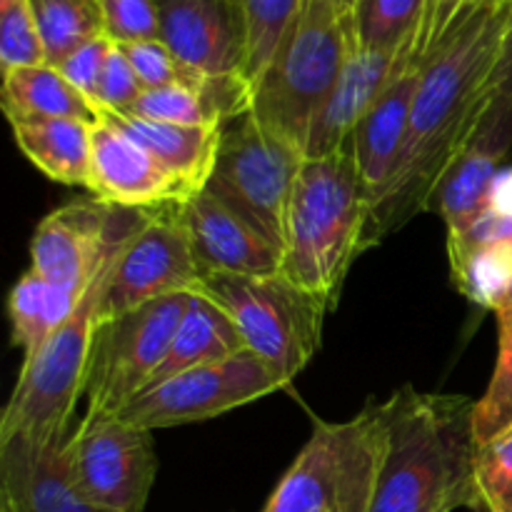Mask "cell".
I'll list each match as a JSON object with an SVG mask.
<instances>
[{
	"instance_id": "cell-1",
	"label": "cell",
	"mask_w": 512,
	"mask_h": 512,
	"mask_svg": "<svg viewBox=\"0 0 512 512\" xmlns=\"http://www.w3.org/2000/svg\"><path fill=\"white\" fill-rule=\"evenodd\" d=\"M512 20V0H488L420 63L410 130L393 185L370 210L363 250L425 210L430 193L490 103V75Z\"/></svg>"
},
{
	"instance_id": "cell-2",
	"label": "cell",
	"mask_w": 512,
	"mask_h": 512,
	"mask_svg": "<svg viewBox=\"0 0 512 512\" xmlns=\"http://www.w3.org/2000/svg\"><path fill=\"white\" fill-rule=\"evenodd\" d=\"M475 400L395 390L380 403L383 453L370 512L475 510Z\"/></svg>"
},
{
	"instance_id": "cell-3",
	"label": "cell",
	"mask_w": 512,
	"mask_h": 512,
	"mask_svg": "<svg viewBox=\"0 0 512 512\" xmlns=\"http://www.w3.org/2000/svg\"><path fill=\"white\" fill-rule=\"evenodd\" d=\"M368 215V190L348 143L325 158L303 160L290 195L280 273L335 308L350 265L363 253Z\"/></svg>"
},
{
	"instance_id": "cell-4",
	"label": "cell",
	"mask_w": 512,
	"mask_h": 512,
	"mask_svg": "<svg viewBox=\"0 0 512 512\" xmlns=\"http://www.w3.org/2000/svg\"><path fill=\"white\" fill-rule=\"evenodd\" d=\"M355 50L353 15L338 0H303L273 58L253 83V118L303 153L310 120Z\"/></svg>"
},
{
	"instance_id": "cell-5",
	"label": "cell",
	"mask_w": 512,
	"mask_h": 512,
	"mask_svg": "<svg viewBox=\"0 0 512 512\" xmlns=\"http://www.w3.org/2000/svg\"><path fill=\"white\" fill-rule=\"evenodd\" d=\"M120 250L123 248L115 250L98 278L90 283L73 315L45 340L38 353L23 360L18 383L0 418V440L15 435L35 443L65 438L78 398L85 395L93 338L100 325V305L108 273Z\"/></svg>"
},
{
	"instance_id": "cell-6",
	"label": "cell",
	"mask_w": 512,
	"mask_h": 512,
	"mask_svg": "<svg viewBox=\"0 0 512 512\" xmlns=\"http://www.w3.org/2000/svg\"><path fill=\"white\" fill-rule=\"evenodd\" d=\"M380 453V403L345 423H315L263 512H370Z\"/></svg>"
},
{
	"instance_id": "cell-7",
	"label": "cell",
	"mask_w": 512,
	"mask_h": 512,
	"mask_svg": "<svg viewBox=\"0 0 512 512\" xmlns=\"http://www.w3.org/2000/svg\"><path fill=\"white\" fill-rule=\"evenodd\" d=\"M195 293L208 295L233 318L250 353L285 385L318 353L328 300L308 293L283 273L268 278L205 275Z\"/></svg>"
},
{
	"instance_id": "cell-8",
	"label": "cell",
	"mask_w": 512,
	"mask_h": 512,
	"mask_svg": "<svg viewBox=\"0 0 512 512\" xmlns=\"http://www.w3.org/2000/svg\"><path fill=\"white\" fill-rule=\"evenodd\" d=\"M303 160L298 148L260 128L253 113L235 115L220 128L205 190L283 253L290 195Z\"/></svg>"
},
{
	"instance_id": "cell-9",
	"label": "cell",
	"mask_w": 512,
	"mask_h": 512,
	"mask_svg": "<svg viewBox=\"0 0 512 512\" xmlns=\"http://www.w3.org/2000/svg\"><path fill=\"white\" fill-rule=\"evenodd\" d=\"M190 295H168L113 320H100L85 378V415L120 413L148 388L168 355Z\"/></svg>"
},
{
	"instance_id": "cell-10",
	"label": "cell",
	"mask_w": 512,
	"mask_h": 512,
	"mask_svg": "<svg viewBox=\"0 0 512 512\" xmlns=\"http://www.w3.org/2000/svg\"><path fill=\"white\" fill-rule=\"evenodd\" d=\"M75 485L100 512H143L158 475L153 430L118 415H85L65 440Z\"/></svg>"
},
{
	"instance_id": "cell-11",
	"label": "cell",
	"mask_w": 512,
	"mask_h": 512,
	"mask_svg": "<svg viewBox=\"0 0 512 512\" xmlns=\"http://www.w3.org/2000/svg\"><path fill=\"white\" fill-rule=\"evenodd\" d=\"M283 388V380L258 355L243 350L235 358L200 365L143 390L115 415L135 428H173L210 420Z\"/></svg>"
},
{
	"instance_id": "cell-12",
	"label": "cell",
	"mask_w": 512,
	"mask_h": 512,
	"mask_svg": "<svg viewBox=\"0 0 512 512\" xmlns=\"http://www.w3.org/2000/svg\"><path fill=\"white\" fill-rule=\"evenodd\" d=\"M153 210L115 208L88 200L53 210L30 243V270L75 295L90 288L113 253L123 248Z\"/></svg>"
},
{
	"instance_id": "cell-13",
	"label": "cell",
	"mask_w": 512,
	"mask_h": 512,
	"mask_svg": "<svg viewBox=\"0 0 512 512\" xmlns=\"http://www.w3.org/2000/svg\"><path fill=\"white\" fill-rule=\"evenodd\" d=\"M203 270L190 248L173 205L150 213L143 228L123 245L108 273L100 320H113L168 295L195 293Z\"/></svg>"
},
{
	"instance_id": "cell-14",
	"label": "cell",
	"mask_w": 512,
	"mask_h": 512,
	"mask_svg": "<svg viewBox=\"0 0 512 512\" xmlns=\"http://www.w3.org/2000/svg\"><path fill=\"white\" fill-rule=\"evenodd\" d=\"M512 155V93L493 90L483 118L430 193L428 213H438L448 233L463 230L490 208L500 165Z\"/></svg>"
},
{
	"instance_id": "cell-15",
	"label": "cell",
	"mask_w": 512,
	"mask_h": 512,
	"mask_svg": "<svg viewBox=\"0 0 512 512\" xmlns=\"http://www.w3.org/2000/svg\"><path fill=\"white\" fill-rule=\"evenodd\" d=\"M160 40L188 68L203 75H243L250 33L238 0H153ZM248 80V78H245Z\"/></svg>"
},
{
	"instance_id": "cell-16",
	"label": "cell",
	"mask_w": 512,
	"mask_h": 512,
	"mask_svg": "<svg viewBox=\"0 0 512 512\" xmlns=\"http://www.w3.org/2000/svg\"><path fill=\"white\" fill-rule=\"evenodd\" d=\"M173 208L188 233L203 278L205 275L268 278L283 270V253L205 188Z\"/></svg>"
},
{
	"instance_id": "cell-17",
	"label": "cell",
	"mask_w": 512,
	"mask_h": 512,
	"mask_svg": "<svg viewBox=\"0 0 512 512\" xmlns=\"http://www.w3.org/2000/svg\"><path fill=\"white\" fill-rule=\"evenodd\" d=\"M88 190L100 203L133 210H158L190 198L148 150L108 120L93 128Z\"/></svg>"
},
{
	"instance_id": "cell-18",
	"label": "cell",
	"mask_w": 512,
	"mask_h": 512,
	"mask_svg": "<svg viewBox=\"0 0 512 512\" xmlns=\"http://www.w3.org/2000/svg\"><path fill=\"white\" fill-rule=\"evenodd\" d=\"M0 500L15 512H100L75 485L65 438L0 440Z\"/></svg>"
},
{
	"instance_id": "cell-19",
	"label": "cell",
	"mask_w": 512,
	"mask_h": 512,
	"mask_svg": "<svg viewBox=\"0 0 512 512\" xmlns=\"http://www.w3.org/2000/svg\"><path fill=\"white\" fill-rule=\"evenodd\" d=\"M418 65H405L365 113L345 143L370 198V210L383 200L398 173L410 130V108L418 88Z\"/></svg>"
},
{
	"instance_id": "cell-20",
	"label": "cell",
	"mask_w": 512,
	"mask_h": 512,
	"mask_svg": "<svg viewBox=\"0 0 512 512\" xmlns=\"http://www.w3.org/2000/svg\"><path fill=\"white\" fill-rule=\"evenodd\" d=\"M413 65L408 58H395V55L368 53L355 45L343 75L330 90L328 98L318 108V113L310 120L308 135H305L303 158L315 160L335 153L345 145V140L353 135L360 120L365 118L375 100L380 98L390 80L405 68Z\"/></svg>"
},
{
	"instance_id": "cell-21",
	"label": "cell",
	"mask_w": 512,
	"mask_h": 512,
	"mask_svg": "<svg viewBox=\"0 0 512 512\" xmlns=\"http://www.w3.org/2000/svg\"><path fill=\"white\" fill-rule=\"evenodd\" d=\"M103 120L123 130L140 148L148 150L188 195L208 185L215 168L223 125H165L148 123L123 113H103Z\"/></svg>"
},
{
	"instance_id": "cell-22",
	"label": "cell",
	"mask_w": 512,
	"mask_h": 512,
	"mask_svg": "<svg viewBox=\"0 0 512 512\" xmlns=\"http://www.w3.org/2000/svg\"><path fill=\"white\" fill-rule=\"evenodd\" d=\"M243 350H248V345H245L240 330L235 328L233 318L208 295L193 293L188 310H185L183 320L175 330L168 355H165L163 365L158 368L155 378L150 380L148 388L168 378H175L180 373L200 368V365L235 358Z\"/></svg>"
},
{
	"instance_id": "cell-23",
	"label": "cell",
	"mask_w": 512,
	"mask_h": 512,
	"mask_svg": "<svg viewBox=\"0 0 512 512\" xmlns=\"http://www.w3.org/2000/svg\"><path fill=\"white\" fill-rule=\"evenodd\" d=\"M3 110L10 125L28 120H80L98 125L103 120L100 110L48 63L3 73Z\"/></svg>"
},
{
	"instance_id": "cell-24",
	"label": "cell",
	"mask_w": 512,
	"mask_h": 512,
	"mask_svg": "<svg viewBox=\"0 0 512 512\" xmlns=\"http://www.w3.org/2000/svg\"><path fill=\"white\" fill-rule=\"evenodd\" d=\"M93 128L80 120H28L13 123V135L25 158L63 185L90 183L93 160Z\"/></svg>"
},
{
	"instance_id": "cell-25",
	"label": "cell",
	"mask_w": 512,
	"mask_h": 512,
	"mask_svg": "<svg viewBox=\"0 0 512 512\" xmlns=\"http://www.w3.org/2000/svg\"><path fill=\"white\" fill-rule=\"evenodd\" d=\"M83 295H75L60 285L48 283L33 270L13 285L8 298L13 343L23 350V360L38 353L45 340L73 315Z\"/></svg>"
},
{
	"instance_id": "cell-26",
	"label": "cell",
	"mask_w": 512,
	"mask_h": 512,
	"mask_svg": "<svg viewBox=\"0 0 512 512\" xmlns=\"http://www.w3.org/2000/svg\"><path fill=\"white\" fill-rule=\"evenodd\" d=\"M423 13L425 0H355L350 8L355 45L368 53L410 60Z\"/></svg>"
},
{
	"instance_id": "cell-27",
	"label": "cell",
	"mask_w": 512,
	"mask_h": 512,
	"mask_svg": "<svg viewBox=\"0 0 512 512\" xmlns=\"http://www.w3.org/2000/svg\"><path fill=\"white\" fill-rule=\"evenodd\" d=\"M48 65H60L70 53L105 35L100 0H30Z\"/></svg>"
},
{
	"instance_id": "cell-28",
	"label": "cell",
	"mask_w": 512,
	"mask_h": 512,
	"mask_svg": "<svg viewBox=\"0 0 512 512\" xmlns=\"http://www.w3.org/2000/svg\"><path fill=\"white\" fill-rule=\"evenodd\" d=\"M448 253L460 293L498 313L512 283V245H485Z\"/></svg>"
},
{
	"instance_id": "cell-29",
	"label": "cell",
	"mask_w": 512,
	"mask_h": 512,
	"mask_svg": "<svg viewBox=\"0 0 512 512\" xmlns=\"http://www.w3.org/2000/svg\"><path fill=\"white\" fill-rule=\"evenodd\" d=\"M473 428L478 445L512 428V308L498 310V363L488 390L475 403Z\"/></svg>"
},
{
	"instance_id": "cell-30",
	"label": "cell",
	"mask_w": 512,
	"mask_h": 512,
	"mask_svg": "<svg viewBox=\"0 0 512 512\" xmlns=\"http://www.w3.org/2000/svg\"><path fill=\"white\" fill-rule=\"evenodd\" d=\"M248 20L250 53L245 78L253 85L273 58L303 0H238Z\"/></svg>"
},
{
	"instance_id": "cell-31",
	"label": "cell",
	"mask_w": 512,
	"mask_h": 512,
	"mask_svg": "<svg viewBox=\"0 0 512 512\" xmlns=\"http://www.w3.org/2000/svg\"><path fill=\"white\" fill-rule=\"evenodd\" d=\"M473 512H512V428L475 450Z\"/></svg>"
},
{
	"instance_id": "cell-32",
	"label": "cell",
	"mask_w": 512,
	"mask_h": 512,
	"mask_svg": "<svg viewBox=\"0 0 512 512\" xmlns=\"http://www.w3.org/2000/svg\"><path fill=\"white\" fill-rule=\"evenodd\" d=\"M123 115H133V118L148 120V123L190 125V128L193 125H223L208 100L198 90L185 88V85L143 90V95Z\"/></svg>"
},
{
	"instance_id": "cell-33",
	"label": "cell",
	"mask_w": 512,
	"mask_h": 512,
	"mask_svg": "<svg viewBox=\"0 0 512 512\" xmlns=\"http://www.w3.org/2000/svg\"><path fill=\"white\" fill-rule=\"evenodd\" d=\"M45 63L48 60H45L43 40H40L30 0H0V65H3V73Z\"/></svg>"
},
{
	"instance_id": "cell-34",
	"label": "cell",
	"mask_w": 512,
	"mask_h": 512,
	"mask_svg": "<svg viewBox=\"0 0 512 512\" xmlns=\"http://www.w3.org/2000/svg\"><path fill=\"white\" fill-rule=\"evenodd\" d=\"M120 50L133 65L143 90L168 88V85H185L195 90L205 78L203 73L180 63L163 40H140V43L120 45Z\"/></svg>"
},
{
	"instance_id": "cell-35",
	"label": "cell",
	"mask_w": 512,
	"mask_h": 512,
	"mask_svg": "<svg viewBox=\"0 0 512 512\" xmlns=\"http://www.w3.org/2000/svg\"><path fill=\"white\" fill-rule=\"evenodd\" d=\"M105 38L115 45L160 40V20L153 0H100Z\"/></svg>"
},
{
	"instance_id": "cell-36",
	"label": "cell",
	"mask_w": 512,
	"mask_h": 512,
	"mask_svg": "<svg viewBox=\"0 0 512 512\" xmlns=\"http://www.w3.org/2000/svg\"><path fill=\"white\" fill-rule=\"evenodd\" d=\"M483 3H488V0H425L423 23H420V33L418 40H415L410 63L420 68V63L443 43L445 35H448L455 25L463 23V20L468 18L473 10H478Z\"/></svg>"
},
{
	"instance_id": "cell-37",
	"label": "cell",
	"mask_w": 512,
	"mask_h": 512,
	"mask_svg": "<svg viewBox=\"0 0 512 512\" xmlns=\"http://www.w3.org/2000/svg\"><path fill=\"white\" fill-rule=\"evenodd\" d=\"M143 95V85H140L138 75H135L133 65L125 58L120 45H113L105 63L103 78L98 85V110L103 113H128L130 105Z\"/></svg>"
},
{
	"instance_id": "cell-38",
	"label": "cell",
	"mask_w": 512,
	"mask_h": 512,
	"mask_svg": "<svg viewBox=\"0 0 512 512\" xmlns=\"http://www.w3.org/2000/svg\"><path fill=\"white\" fill-rule=\"evenodd\" d=\"M113 45V40L100 35V38L90 40L83 48L70 53L60 65H55L65 75V80L70 85H75L95 108H98V85L100 78H103L105 63H108V55L113 50Z\"/></svg>"
},
{
	"instance_id": "cell-39",
	"label": "cell",
	"mask_w": 512,
	"mask_h": 512,
	"mask_svg": "<svg viewBox=\"0 0 512 512\" xmlns=\"http://www.w3.org/2000/svg\"><path fill=\"white\" fill-rule=\"evenodd\" d=\"M485 245H512V215L488 208L468 228L448 233V250L485 248Z\"/></svg>"
},
{
	"instance_id": "cell-40",
	"label": "cell",
	"mask_w": 512,
	"mask_h": 512,
	"mask_svg": "<svg viewBox=\"0 0 512 512\" xmlns=\"http://www.w3.org/2000/svg\"><path fill=\"white\" fill-rule=\"evenodd\" d=\"M493 90H503V93H512V20L505 30L503 45H500L498 63H495L493 75H490V93Z\"/></svg>"
},
{
	"instance_id": "cell-41",
	"label": "cell",
	"mask_w": 512,
	"mask_h": 512,
	"mask_svg": "<svg viewBox=\"0 0 512 512\" xmlns=\"http://www.w3.org/2000/svg\"><path fill=\"white\" fill-rule=\"evenodd\" d=\"M490 208L512 215V168L503 170L498 180H495L493 195H490Z\"/></svg>"
},
{
	"instance_id": "cell-42",
	"label": "cell",
	"mask_w": 512,
	"mask_h": 512,
	"mask_svg": "<svg viewBox=\"0 0 512 512\" xmlns=\"http://www.w3.org/2000/svg\"><path fill=\"white\" fill-rule=\"evenodd\" d=\"M505 308H512V283H510V290H508V295H505V303H503V308H500V310H505Z\"/></svg>"
},
{
	"instance_id": "cell-43",
	"label": "cell",
	"mask_w": 512,
	"mask_h": 512,
	"mask_svg": "<svg viewBox=\"0 0 512 512\" xmlns=\"http://www.w3.org/2000/svg\"><path fill=\"white\" fill-rule=\"evenodd\" d=\"M0 512H15L13 508H10L8 503H5V500H0Z\"/></svg>"
},
{
	"instance_id": "cell-44",
	"label": "cell",
	"mask_w": 512,
	"mask_h": 512,
	"mask_svg": "<svg viewBox=\"0 0 512 512\" xmlns=\"http://www.w3.org/2000/svg\"><path fill=\"white\" fill-rule=\"evenodd\" d=\"M338 3H340V5H345V8H353L355 0H338Z\"/></svg>"
}]
</instances>
